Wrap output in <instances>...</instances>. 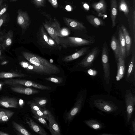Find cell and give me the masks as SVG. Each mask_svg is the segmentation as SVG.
<instances>
[{
	"mask_svg": "<svg viewBox=\"0 0 135 135\" xmlns=\"http://www.w3.org/2000/svg\"><path fill=\"white\" fill-rule=\"evenodd\" d=\"M4 84V83L3 82H0V90L2 89V86Z\"/></svg>",
	"mask_w": 135,
	"mask_h": 135,
	"instance_id": "obj_46",
	"label": "cell"
},
{
	"mask_svg": "<svg viewBox=\"0 0 135 135\" xmlns=\"http://www.w3.org/2000/svg\"><path fill=\"white\" fill-rule=\"evenodd\" d=\"M9 110L0 109V121L2 118L8 112Z\"/></svg>",
	"mask_w": 135,
	"mask_h": 135,
	"instance_id": "obj_39",
	"label": "cell"
},
{
	"mask_svg": "<svg viewBox=\"0 0 135 135\" xmlns=\"http://www.w3.org/2000/svg\"><path fill=\"white\" fill-rule=\"evenodd\" d=\"M13 31L11 30H10L0 38L3 50H5L11 45L13 42Z\"/></svg>",
	"mask_w": 135,
	"mask_h": 135,
	"instance_id": "obj_16",
	"label": "cell"
},
{
	"mask_svg": "<svg viewBox=\"0 0 135 135\" xmlns=\"http://www.w3.org/2000/svg\"><path fill=\"white\" fill-rule=\"evenodd\" d=\"M20 65L24 69L35 73L41 74L50 75L54 74L52 72L44 68L30 64L27 62L22 61L20 62Z\"/></svg>",
	"mask_w": 135,
	"mask_h": 135,
	"instance_id": "obj_7",
	"label": "cell"
},
{
	"mask_svg": "<svg viewBox=\"0 0 135 135\" xmlns=\"http://www.w3.org/2000/svg\"><path fill=\"white\" fill-rule=\"evenodd\" d=\"M88 21L92 26L96 27L104 26V22L100 18L93 15H88L86 16Z\"/></svg>",
	"mask_w": 135,
	"mask_h": 135,
	"instance_id": "obj_24",
	"label": "cell"
},
{
	"mask_svg": "<svg viewBox=\"0 0 135 135\" xmlns=\"http://www.w3.org/2000/svg\"><path fill=\"white\" fill-rule=\"evenodd\" d=\"M47 81L53 82L56 84H60L63 82V78L61 77L51 76L45 78Z\"/></svg>",
	"mask_w": 135,
	"mask_h": 135,
	"instance_id": "obj_31",
	"label": "cell"
},
{
	"mask_svg": "<svg viewBox=\"0 0 135 135\" xmlns=\"http://www.w3.org/2000/svg\"><path fill=\"white\" fill-rule=\"evenodd\" d=\"M70 33L69 29L66 27H64L61 29L60 32L59 37H64L68 36Z\"/></svg>",
	"mask_w": 135,
	"mask_h": 135,
	"instance_id": "obj_33",
	"label": "cell"
},
{
	"mask_svg": "<svg viewBox=\"0 0 135 135\" xmlns=\"http://www.w3.org/2000/svg\"><path fill=\"white\" fill-rule=\"evenodd\" d=\"M17 13L16 18L17 24L22 29L26 30L30 25V20L27 12L19 9L17 12Z\"/></svg>",
	"mask_w": 135,
	"mask_h": 135,
	"instance_id": "obj_8",
	"label": "cell"
},
{
	"mask_svg": "<svg viewBox=\"0 0 135 135\" xmlns=\"http://www.w3.org/2000/svg\"><path fill=\"white\" fill-rule=\"evenodd\" d=\"M126 100L127 112V120L129 122L135 105V98L133 96L131 92H128L126 95Z\"/></svg>",
	"mask_w": 135,
	"mask_h": 135,
	"instance_id": "obj_10",
	"label": "cell"
},
{
	"mask_svg": "<svg viewBox=\"0 0 135 135\" xmlns=\"http://www.w3.org/2000/svg\"><path fill=\"white\" fill-rule=\"evenodd\" d=\"M28 75L18 72H0V78H12L15 77H24Z\"/></svg>",
	"mask_w": 135,
	"mask_h": 135,
	"instance_id": "obj_25",
	"label": "cell"
},
{
	"mask_svg": "<svg viewBox=\"0 0 135 135\" xmlns=\"http://www.w3.org/2000/svg\"><path fill=\"white\" fill-rule=\"evenodd\" d=\"M40 38L41 42L44 44L49 47L48 41L49 36L42 26L40 29Z\"/></svg>",
	"mask_w": 135,
	"mask_h": 135,
	"instance_id": "obj_28",
	"label": "cell"
},
{
	"mask_svg": "<svg viewBox=\"0 0 135 135\" xmlns=\"http://www.w3.org/2000/svg\"><path fill=\"white\" fill-rule=\"evenodd\" d=\"M4 0H0V8L1 7Z\"/></svg>",
	"mask_w": 135,
	"mask_h": 135,
	"instance_id": "obj_48",
	"label": "cell"
},
{
	"mask_svg": "<svg viewBox=\"0 0 135 135\" xmlns=\"http://www.w3.org/2000/svg\"><path fill=\"white\" fill-rule=\"evenodd\" d=\"M26 122L31 128L37 133L41 135H47V133L45 130L39 125L35 122L32 119L27 118Z\"/></svg>",
	"mask_w": 135,
	"mask_h": 135,
	"instance_id": "obj_18",
	"label": "cell"
},
{
	"mask_svg": "<svg viewBox=\"0 0 135 135\" xmlns=\"http://www.w3.org/2000/svg\"></svg>",
	"mask_w": 135,
	"mask_h": 135,
	"instance_id": "obj_51",
	"label": "cell"
},
{
	"mask_svg": "<svg viewBox=\"0 0 135 135\" xmlns=\"http://www.w3.org/2000/svg\"><path fill=\"white\" fill-rule=\"evenodd\" d=\"M92 6L99 15L103 14L106 12L107 6L104 0H100L98 2L93 3Z\"/></svg>",
	"mask_w": 135,
	"mask_h": 135,
	"instance_id": "obj_23",
	"label": "cell"
},
{
	"mask_svg": "<svg viewBox=\"0 0 135 135\" xmlns=\"http://www.w3.org/2000/svg\"><path fill=\"white\" fill-rule=\"evenodd\" d=\"M1 47L0 46V57L1 56Z\"/></svg>",
	"mask_w": 135,
	"mask_h": 135,
	"instance_id": "obj_49",
	"label": "cell"
},
{
	"mask_svg": "<svg viewBox=\"0 0 135 135\" xmlns=\"http://www.w3.org/2000/svg\"><path fill=\"white\" fill-rule=\"evenodd\" d=\"M125 60L120 54L117 62V72L116 77L117 80L119 81L123 77L125 71Z\"/></svg>",
	"mask_w": 135,
	"mask_h": 135,
	"instance_id": "obj_15",
	"label": "cell"
},
{
	"mask_svg": "<svg viewBox=\"0 0 135 135\" xmlns=\"http://www.w3.org/2000/svg\"><path fill=\"white\" fill-rule=\"evenodd\" d=\"M12 123L14 128L19 133L18 134L25 135H32L26 129L16 122L13 121Z\"/></svg>",
	"mask_w": 135,
	"mask_h": 135,
	"instance_id": "obj_27",
	"label": "cell"
},
{
	"mask_svg": "<svg viewBox=\"0 0 135 135\" xmlns=\"http://www.w3.org/2000/svg\"><path fill=\"white\" fill-rule=\"evenodd\" d=\"M11 89L13 91L27 95H31L38 93L40 91L31 88H25L21 86H12Z\"/></svg>",
	"mask_w": 135,
	"mask_h": 135,
	"instance_id": "obj_17",
	"label": "cell"
},
{
	"mask_svg": "<svg viewBox=\"0 0 135 135\" xmlns=\"http://www.w3.org/2000/svg\"><path fill=\"white\" fill-rule=\"evenodd\" d=\"M7 14L4 13L0 17V33L1 27L2 25L6 22L7 20Z\"/></svg>",
	"mask_w": 135,
	"mask_h": 135,
	"instance_id": "obj_35",
	"label": "cell"
},
{
	"mask_svg": "<svg viewBox=\"0 0 135 135\" xmlns=\"http://www.w3.org/2000/svg\"><path fill=\"white\" fill-rule=\"evenodd\" d=\"M110 46L111 49L113 52L117 62L121 54L118 40L114 35H113L112 37Z\"/></svg>",
	"mask_w": 135,
	"mask_h": 135,
	"instance_id": "obj_19",
	"label": "cell"
},
{
	"mask_svg": "<svg viewBox=\"0 0 135 135\" xmlns=\"http://www.w3.org/2000/svg\"><path fill=\"white\" fill-rule=\"evenodd\" d=\"M133 36L134 42L135 41V11H133Z\"/></svg>",
	"mask_w": 135,
	"mask_h": 135,
	"instance_id": "obj_38",
	"label": "cell"
},
{
	"mask_svg": "<svg viewBox=\"0 0 135 135\" xmlns=\"http://www.w3.org/2000/svg\"><path fill=\"white\" fill-rule=\"evenodd\" d=\"M5 84L12 86L23 85L27 87H32L42 90H49L51 88L49 86L38 84L33 81L25 80L18 79H10L5 80Z\"/></svg>",
	"mask_w": 135,
	"mask_h": 135,
	"instance_id": "obj_3",
	"label": "cell"
},
{
	"mask_svg": "<svg viewBox=\"0 0 135 135\" xmlns=\"http://www.w3.org/2000/svg\"><path fill=\"white\" fill-rule=\"evenodd\" d=\"M46 119L49 123V129L52 135H60V130L59 126L53 115L49 111H47Z\"/></svg>",
	"mask_w": 135,
	"mask_h": 135,
	"instance_id": "obj_9",
	"label": "cell"
},
{
	"mask_svg": "<svg viewBox=\"0 0 135 135\" xmlns=\"http://www.w3.org/2000/svg\"><path fill=\"white\" fill-rule=\"evenodd\" d=\"M43 24L44 27L50 37L60 46V43L59 37L61 28L58 21L56 20L54 22H50L46 21Z\"/></svg>",
	"mask_w": 135,
	"mask_h": 135,
	"instance_id": "obj_4",
	"label": "cell"
},
{
	"mask_svg": "<svg viewBox=\"0 0 135 135\" xmlns=\"http://www.w3.org/2000/svg\"><path fill=\"white\" fill-rule=\"evenodd\" d=\"M100 51L98 46L94 47L90 50L86 55L78 64V65L85 68L91 67L98 56Z\"/></svg>",
	"mask_w": 135,
	"mask_h": 135,
	"instance_id": "obj_6",
	"label": "cell"
},
{
	"mask_svg": "<svg viewBox=\"0 0 135 135\" xmlns=\"http://www.w3.org/2000/svg\"><path fill=\"white\" fill-rule=\"evenodd\" d=\"M60 45L64 47H76L91 45L95 41L91 39L71 36L59 37Z\"/></svg>",
	"mask_w": 135,
	"mask_h": 135,
	"instance_id": "obj_2",
	"label": "cell"
},
{
	"mask_svg": "<svg viewBox=\"0 0 135 135\" xmlns=\"http://www.w3.org/2000/svg\"><path fill=\"white\" fill-rule=\"evenodd\" d=\"M22 54L24 57L33 65L49 70L54 74L60 72L59 68L57 66L39 56L26 51L23 52Z\"/></svg>",
	"mask_w": 135,
	"mask_h": 135,
	"instance_id": "obj_1",
	"label": "cell"
},
{
	"mask_svg": "<svg viewBox=\"0 0 135 135\" xmlns=\"http://www.w3.org/2000/svg\"><path fill=\"white\" fill-rule=\"evenodd\" d=\"M0 106L6 108H18L17 99L15 98L4 97L0 98Z\"/></svg>",
	"mask_w": 135,
	"mask_h": 135,
	"instance_id": "obj_13",
	"label": "cell"
},
{
	"mask_svg": "<svg viewBox=\"0 0 135 135\" xmlns=\"http://www.w3.org/2000/svg\"><path fill=\"white\" fill-rule=\"evenodd\" d=\"M83 100V96L80 95L78 99L73 108L67 114L66 119L69 121H71L74 117L79 112Z\"/></svg>",
	"mask_w": 135,
	"mask_h": 135,
	"instance_id": "obj_11",
	"label": "cell"
},
{
	"mask_svg": "<svg viewBox=\"0 0 135 135\" xmlns=\"http://www.w3.org/2000/svg\"><path fill=\"white\" fill-rule=\"evenodd\" d=\"M8 7L7 4H4L2 5L0 8V17L5 13Z\"/></svg>",
	"mask_w": 135,
	"mask_h": 135,
	"instance_id": "obj_37",
	"label": "cell"
},
{
	"mask_svg": "<svg viewBox=\"0 0 135 135\" xmlns=\"http://www.w3.org/2000/svg\"><path fill=\"white\" fill-rule=\"evenodd\" d=\"M91 127L94 129H97L100 128V125L97 124H94L91 126Z\"/></svg>",
	"mask_w": 135,
	"mask_h": 135,
	"instance_id": "obj_42",
	"label": "cell"
},
{
	"mask_svg": "<svg viewBox=\"0 0 135 135\" xmlns=\"http://www.w3.org/2000/svg\"><path fill=\"white\" fill-rule=\"evenodd\" d=\"M90 47H83L70 55L65 57L63 59L65 62H68L74 60L87 54L90 51Z\"/></svg>",
	"mask_w": 135,
	"mask_h": 135,
	"instance_id": "obj_12",
	"label": "cell"
},
{
	"mask_svg": "<svg viewBox=\"0 0 135 135\" xmlns=\"http://www.w3.org/2000/svg\"><path fill=\"white\" fill-rule=\"evenodd\" d=\"M63 20L66 25L71 29L81 31L86 29L82 23L75 20L65 17H64Z\"/></svg>",
	"mask_w": 135,
	"mask_h": 135,
	"instance_id": "obj_14",
	"label": "cell"
},
{
	"mask_svg": "<svg viewBox=\"0 0 135 135\" xmlns=\"http://www.w3.org/2000/svg\"><path fill=\"white\" fill-rule=\"evenodd\" d=\"M66 9L68 11H70L71 9V7L69 5L67 6L66 7Z\"/></svg>",
	"mask_w": 135,
	"mask_h": 135,
	"instance_id": "obj_44",
	"label": "cell"
},
{
	"mask_svg": "<svg viewBox=\"0 0 135 135\" xmlns=\"http://www.w3.org/2000/svg\"><path fill=\"white\" fill-rule=\"evenodd\" d=\"M24 103V101L23 100L21 99H20L19 101V106L21 107H22Z\"/></svg>",
	"mask_w": 135,
	"mask_h": 135,
	"instance_id": "obj_43",
	"label": "cell"
},
{
	"mask_svg": "<svg viewBox=\"0 0 135 135\" xmlns=\"http://www.w3.org/2000/svg\"><path fill=\"white\" fill-rule=\"evenodd\" d=\"M119 8L120 11L123 12L124 15L127 16L129 13V8L124 0H121L119 3Z\"/></svg>",
	"mask_w": 135,
	"mask_h": 135,
	"instance_id": "obj_30",
	"label": "cell"
},
{
	"mask_svg": "<svg viewBox=\"0 0 135 135\" xmlns=\"http://www.w3.org/2000/svg\"><path fill=\"white\" fill-rule=\"evenodd\" d=\"M51 5L54 8H56L58 6L57 0H48Z\"/></svg>",
	"mask_w": 135,
	"mask_h": 135,
	"instance_id": "obj_40",
	"label": "cell"
},
{
	"mask_svg": "<svg viewBox=\"0 0 135 135\" xmlns=\"http://www.w3.org/2000/svg\"><path fill=\"white\" fill-rule=\"evenodd\" d=\"M31 100L37 105L41 108L45 107L47 102V99L41 97L35 98Z\"/></svg>",
	"mask_w": 135,
	"mask_h": 135,
	"instance_id": "obj_29",
	"label": "cell"
},
{
	"mask_svg": "<svg viewBox=\"0 0 135 135\" xmlns=\"http://www.w3.org/2000/svg\"><path fill=\"white\" fill-rule=\"evenodd\" d=\"M123 32L126 42V56L129 55L132 43L131 37L126 27L122 24L120 27Z\"/></svg>",
	"mask_w": 135,
	"mask_h": 135,
	"instance_id": "obj_20",
	"label": "cell"
},
{
	"mask_svg": "<svg viewBox=\"0 0 135 135\" xmlns=\"http://www.w3.org/2000/svg\"><path fill=\"white\" fill-rule=\"evenodd\" d=\"M17 0H9L10 2H14L17 1Z\"/></svg>",
	"mask_w": 135,
	"mask_h": 135,
	"instance_id": "obj_50",
	"label": "cell"
},
{
	"mask_svg": "<svg viewBox=\"0 0 135 135\" xmlns=\"http://www.w3.org/2000/svg\"><path fill=\"white\" fill-rule=\"evenodd\" d=\"M33 3L38 7H42L44 6L45 0H32Z\"/></svg>",
	"mask_w": 135,
	"mask_h": 135,
	"instance_id": "obj_36",
	"label": "cell"
},
{
	"mask_svg": "<svg viewBox=\"0 0 135 135\" xmlns=\"http://www.w3.org/2000/svg\"><path fill=\"white\" fill-rule=\"evenodd\" d=\"M119 42L121 55L125 59L126 56V46L124 36L120 27L118 30Z\"/></svg>",
	"mask_w": 135,
	"mask_h": 135,
	"instance_id": "obj_21",
	"label": "cell"
},
{
	"mask_svg": "<svg viewBox=\"0 0 135 135\" xmlns=\"http://www.w3.org/2000/svg\"><path fill=\"white\" fill-rule=\"evenodd\" d=\"M135 61V52L134 49L133 50L132 54L131 60L129 64L127 73V78H129L132 74L134 71Z\"/></svg>",
	"mask_w": 135,
	"mask_h": 135,
	"instance_id": "obj_26",
	"label": "cell"
},
{
	"mask_svg": "<svg viewBox=\"0 0 135 135\" xmlns=\"http://www.w3.org/2000/svg\"><path fill=\"white\" fill-rule=\"evenodd\" d=\"M9 135V134L7 133L0 131V135Z\"/></svg>",
	"mask_w": 135,
	"mask_h": 135,
	"instance_id": "obj_45",
	"label": "cell"
},
{
	"mask_svg": "<svg viewBox=\"0 0 135 135\" xmlns=\"http://www.w3.org/2000/svg\"><path fill=\"white\" fill-rule=\"evenodd\" d=\"M14 113L13 112L9 110L8 112L2 118L0 122H5L8 121Z\"/></svg>",
	"mask_w": 135,
	"mask_h": 135,
	"instance_id": "obj_32",
	"label": "cell"
},
{
	"mask_svg": "<svg viewBox=\"0 0 135 135\" xmlns=\"http://www.w3.org/2000/svg\"><path fill=\"white\" fill-rule=\"evenodd\" d=\"M33 117L34 118L37 120L39 122L45 126L47 128L49 129V126H48L47 122L45 119V118L41 117L34 115Z\"/></svg>",
	"mask_w": 135,
	"mask_h": 135,
	"instance_id": "obj_34",
	"label": "cell"
},
{
	"mask_svg": "<svg viewBox=\"0 0 135 135\" xmlns=\"http://www.w3.org/2000/svg\"><path fill=\"white\" fill-rule=\"evenodd\" d=\"M111 17L112 21V27H115V21L117 13V0H111L110 3Z\"/></svg>",
	"mask_w": 135,
	"mask_h": 135,
	"instance_id": "obj_22",
	"label": "cell"
},
{
	"mask_svg": "<svg viewBox=\"0 0 135 135\" xmlns=\"http://www.w3.org/2000/svg\"><path fill=\"white\" fill-rule=\"evenodd\" d=\"M109 55V49L107 43L105 41L102 49L101 61L103 65L104 78L107 84L109 82L110 75Z\"/></svg>",
	"mask_w": 135,
	"mask_h": 135,
	"instance_id": "obj_5",
	"label": "cell"
},
{
	"mask_svg": "<svg viewBox=\"0 0 135 135\" xmlns=\"http://www.w3.org/2000/svg\"><path fill=\"white\" fill-rule=\"evenodd\" d=\"M103 108L105 111L107 112L110 111H111L112 109L111 107L109 105H105L104 107H103Z\"/></svg>",
	"mask_w": 135,
	"mask_h": 135,
	"instance_id": "obj_41",
	"label": "cell"
},
{
	"mask_svg": "<svg viewBox=\"0 0 135 135\" xmlns=\"http://www.w3.org/2000/svg\"><path fill=\"white\" fill-rule=\"evenodd\" d=\"M83 7L85 9H87L88 10V8H89V6L87 4H84L83 5Z\"/></svg>",
	"mask_w": 135,
	"mask_h": 135,
	"instance_id": "obj_47",
	"label": "cell"
}]
</instances>
